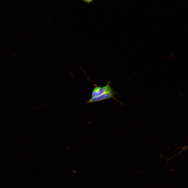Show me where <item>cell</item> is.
<instances>
[{"mask_svg":"<svg viewBox=\"0 0 188 188\" xmlns=\"http://www.w3.org/2000/svg\"><path fill=\"white\" fill-rule=\"evenodd\" d=\"M118 93V92L114 91L113 90L107 92L98 96L92 97L86 102V103L87 104H89L93 102L101 101L106 99L112 98L120 103L115 97V95Z\"/></svg>","mask_w":188,"mask_h":188,"instance_id":"cell-1","label":"cell"},{"mask_svg":"<svg viewBox=\"0 0 188 188\" xmlns=\"http://www.w3.org/2000/svg\"><path fill=\"white\" fill-rule=\"evenodd\" d=\"M94 88L91 93L92 97H95L99 96L107 92L113 91V89L110 86V82L108 81L107 84L103 87L99 86L92 82Z\"/></svg>","mask_w":188,"mask_h":188,"instance_id":"cell-2","label":"cell"},{"mask_svg":"<svg viewBox=\"0 0 188 188\" xmlns=\"http://www.w3.org/2000/svg\"><path fill=\"white\" fill-rule=\"evenodd\" d=\"M83 2H85L87 4H89L92 3L94 0H82Z\"/></svg>","mask_w":188,"mask_h":188,"instance_id":"cell-3","label":"cell"}]
</instances>
